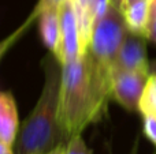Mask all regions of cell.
I'll return each mask as SVG.
<instances>
[{"mask_svg": "<svg viewBox=\"0 0 156 154\" xmlns=\"http://www.w3.org/2000/svg\"><path fill=\"white\" fill-rule=\"evenodd\" d=\"M127 33L123 8L111 0L107 14L92 30L90 44L85 52L96 106V122L105 115L108 100L112 97V68Z\"/></svg>", "mask_w": 156, "mask_h": 154, "instance_id": "obj_1", "label": "cell"}, {"mask_svg": "<svg viewBox=\"0 0 156 154\" xmlns=\"http://www.w3.org/2000/svg\"><path fill=\"white\" fill-rule=\"evenodd\" d=\"M55 55L43 60L45 83L36 106L25 119L15 142V154H47L66 145L59 126V94L62 85V65H56Z\"/></svg>", "mask_w": 156, "mask_h": 154, "instance_id": "obj_2", "label": "cell"}, {"mask_svg": "<svg viewBox=\"0 0 156 154\" xmlns=\"http://www.w3.org/2000/svg\"><path fill=\"white\" fill-rule=\"evenodd\" d=\"M60 65L62 85L58 119L66 142H69L74 135H81L88 124L96 122V106L85 55Z\"/></svg>", "mask_w": 156, "mask_h": 154, "instance_id": "obj_3", "label": "cell"}, {"mask_svg": "<svg viewBox=\"0 0 156 154\" xmlns=\"http://www.w3.org/2000/svg\"><path fill=\"white\" fill-rule=\"evenodd\" d=\"M149 75L148 72L112 70V97L127 111H138Z\"/></svg>", "mask_w": 156, "mask_h": 154, "instance_id": "obj_4", "label": "cell"}, {"mask_svg": "<svg viewBox=\"0 0 156 154\" xmlns=\"http://www.w3.org/2000/svg\"><path fill=\"white\" fill-rule=\"evenodd\" d=\"M60 27H62V62L77 60L81 57L80 29L73 0H63L60 4Z\"/></svg>", "mask_w": 156, "mask_h": 154, "instance_id": "obj_5", "label": "cell"}, {"mask_svg": "<svg viewBox=\"0 0 156 154\" xmlns=\"http://www.w3.org/2000/svg\"><path fill=\"white\" fill-rule=\"evenodd\" d=\"M145 37L127 33L121 49H119L116 62L112 70L136 71V72H149V63L147 56Z\"/></svg>", "mask_w": 156, "mask_h": 154, "instance_id": "obj_6", "label": "cell"}, {"mask_svg": "<svg viewBox=\"0 0 156 154\" xmlns=\"http://www.w3.org/2000/svg\"><path fill=\"white\" fill-rule=\"evenodd\" d=\"M60 7L45 10L38 16V27L44 45L62 62V27H60Z\"/></svg>", "mask_w": 156, "mask_h": 154, "instance_id": "obj_7", "label": "cell"}, {"mask_svg": "<svg viewBox=\"0 0 156 154\" xmlns=\"http://www.w3.org/2000/svg\"><path fill=\"white\" fill-rule=\"evenodd\" d=\"M19 120L15 100L10 92L0 94V142L12 147L19 134Z\"/></svg>", "mask_w": 156, "mask_h": 154, "instance_id": "obj_8", "label": "cell"}, {"mask_svg": "<svg viewBox=\"0 0 156 154\" xmlns=\"http://www.w3.org/2000/svg\"><path fill=\"white\" fill-rule=\"evenodd\" d=\"M149 5H151V0H138V2L130 3L123 8L125 21H126L127 29L130 33L147 38L149 22Z\"/></svg>", "mask_w": 156, "mask_h": 154, "instance_id": "obj_9", "label": "cell"}, {"mask_svg": "<svg viewBox=\"0 0 156 154\" xmlns=\"http://www.w3.org/2000/svg\"><path fill=\"white\" fill-rule=\"evenodd\" d=\"M63 0H38V3L36 4V7L33 8L32 14L29 15V18L25 21V23L21 25V27H19L18 30H16L15 33H14L11 37H8L7 40L3 42V49H2V53H4V51L7 49V46H10L11 44L14 42V41L16 40V38L21 35V33H23L25 30L27 29V27L30 26V23H32V21H34V19H37L38 16L41 15V14L44 12L45 10H48V8H52V7H60V4H62Z\"/></svg>", "mask_w": 156, "mask_h": 154, "instance_id": "obj_10", "label": "cell"}, {"mask_svg": "<svg viewBox=\"0 0 156 154\" xmlns=\"http://www.w3.org/2000/svg\"><path fill=\"white\" fill-rule=\"evenodd\" d=\"M138 112L143 116H156V72L149 75L140 100Z\"/></svg>", "mask_w": 156, "mask_h": 154, "instance_id": "obj_11", "label": "cell"}, {"mask_svg": "<svg viewBox=\"0 0 156 154\" xmlns=\"http://www.w3.org/2000/svg\"><path fill=\"white\" fill-rule=\"evenodd\" d=\"M111 0H93L89 8V15L92 19V26H96L107 14Z\"/></svg>", "mask_w": 156, "mask_h": 154, "instance_id": "obj_12", "label": "cell"}, {"mask_svg": "<svg viewBox=\"0 0 156 154\" xmlns=\"http://www.w3.org/2000/svg\"><path fill=\"white\" fill-rule=\"evenodd\" d=\"M63 154H92V150L86 146L85 141L81 135H74L66 143Z\"/></svg>", "mask_w": 156, "mask_h": 154, "instance_id": "obj_13", "label": "cell"}, {"mask_svg": "<svg viewBox=\"0 0 156 154\" xmlns=\"http://www.w3.org/2000/svg\"><path fill=\"white\" fill-rule=\"evenodd\" d=\"M147 38L156 42V0H151V5H149V22Z\"/></svg>", "mask_w": 156, "mask_h": 154, "instance_id": "obj_14", "label": "cell"}, {"mask_svg": "<svg viewBox=\"0 0 156 154\" xmlns=\"http://www.w3.org/2000/svg\"><path fill=\"white\" fill-rule=\"evenodd\" d=\"M145 135L156 145V116H144Z\"/></svg>", "mask_w": 156, "mask_h": 154, "instance_id": "obj_15", "label": "cell"}, {"mask_svg": "<svg viewBox=\"0 0 156 154\" xmlns=\"http://www.w3.org/2000/svg\"><path fill=\"white\" fill-rule=\"evenodd\" d=\"M0 154H15V152H12V147L11 146L0 142Z\"/></svg>", "mask_w": 156, "mask_h": 154, "instance_id": "obj_16", "label": "cell"}, {"mask_svg": "<svg viewBox=\"0 0 156 154\" xmlns=\"http://www.w3.org/2000/svg\"><path fill=\"white\" fill-rule=\"evenodd\" d=\"M92 2H93V0H78V3L82 5V8H85V10L88 11V14H89V8H90Z\"/></svg>", "mask_w": 156, "mask_h": 154, "instance_id": "obj_17", "label": "cell"}, {"mask_svg": "<svg viewBox=\"0 0 156 154\" xmlns=\"http://www.w3.org/2000/svg\"><path fill=\"white\" fill-rule=\"evenodd\" d=\"M65 146L66 145H60V146H58L56 149L52 150L51 154H63V152H65Z\"/></svg>", "mask_w": 156, "mask_h": 154, "instance_id": "obj_18", "label": "cell"}, {"mask_svg": "<svg viewBox=\"0 0 156 154\" xmlns=\"http://www.w3.org/2000/svg\"><path fill=\"white\" fill-rule=\"evenodd\" d=\"M134 2H138V0H123V8L126 7L127 4H130V3H134Z\"/></svg>", "mask_w": 156, "mask_h": 154, "instance_id": "obj_19", "label": "cell"}, {"mask_svg": "<svg viewBox=\"0 0 156 154\" xmlns=\"http://www.w3.org/2000/svg\"><path fill=\"white\" fill-rule=\"evenodd\" d=\"M122 5H123V0H122Z\"/></svg>", "mask_w": 156, "mask_h": 154, "instance_id": "obj_20", "label": "cell"}, {"mask_svg": "<svg viewBox=\"0 0 156 154\" xmlns=\"http://www.w3.org/2000/svg\"><path fill=\"white\" fill-rule=\"evenodd\" d=\"M47 154H51V152H49V153H47Z\"/></svg>", "mask_w": 156, "mask_h": 154, "instance_id": "obj_21", "label": "cell"}]
</instances>
